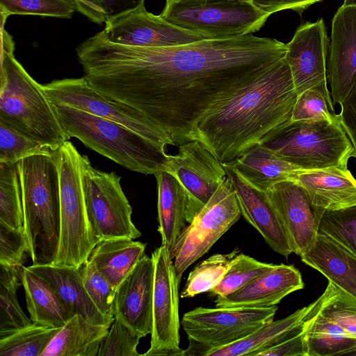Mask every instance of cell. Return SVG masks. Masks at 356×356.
I'll use <instances>...</instances> for the list:
<instances>
[{"label": "cell", "instance_id": "cell-19", "mask_svg": "<svg viewBox=\"0 0 356 356\" xmlns=\"http://www.w3.org/2000/svg\"><path fill=\"white\" fill-rule=\"evenodd\" d=\"M231 180L241 214L262 236L269 247L286 259L293 250L278 213L266 191L248 182L232 165L223 163Z\"/></svg>", "mask_w": 356, "mask_h": 356}, {"label": "cell", "instance_id": "cell-9", "mask_svg": "<svg viewBox=\"0 0 356 356\" xmlns=\"http://www.w3.org/2000/svg\"><path fill=\"white\" fill-rule=\"evenodd\" d=\"M80 171L86 213L97 243L104 239L141 236L131 220L132 208L120 184L121 177L92 167L80 156Z\"/></svg>", "mask_w": 356, "mask_h": 356}, {"label": "cell", "instance_id": "cell-10", "mask_svg": "<svg viewBox=\"0 0 356 356\" xmlns=\"http://www.w3.org/2000/svg\"><path fill=\"white\" fill-rule=\"evenodd\" d=\"M278 307L266 308L197 307L182 317L189 346L182 356H203L208 350L238 341L274 320Z\"/></svg>", "mask_w": 356, "mask_h": 356}, {"label": "cell", "instance_id": "cell-20", "mask_svg": "<svg viewBox=\"0 0 356 356\" xmlns=\"http://www.w3.org/2000/svg\"><path fill=\"white\" fill-rule=\"evenodd\" d=\"M266 192L280 216L293 252L302 256L314 245L318 235L314 209L305 191L296 181L287 179Z\"/></svg>", "mask_w": 356, "mask_h": 356}, {"label": "cell", "instance_id": "cell-41", "mask_svg": "<svg viewBox=\"0 0 356 356\" xmlns=\"http://www.w3.org/2000/svg\"><path fill=\"white\" fill-rule=\"evenodd\" d=\"M79 269L84 287L97 308L105 316L114 320L113 300L115 289L88 259Z\"/></svg>", "mask_w": 356, "mask_h": 356}, {"label": "cell", "instance_id": "cell-13", "mask_svg": "<svg viewBox=\"0 0 356 356\" xmlns=\"http://www.w3.org/2000/svg\"><path fill=\"white\" fill-rule=\"evenodd\" d=\"M154 263L152 330L146 356H182L179 347V284L168 248L152 253Z\"/></svg>", "mask_w": 356, "mask_h": 356}, {"label": "cell", "instance_id": "cell-47", "mask_svg": "<svg viewBox=\"0 0 356 356\" xmlns=\"http://www.w3.org/2000/svg\"><path fill=\"white\" fill-rule=\"evenodd\" d=\"M339 105L340 123L351 143L356 159V79L349 94Z\"/></svg>", "mask_w": 356, "mask_h": 356}, {"label": "cell", "instance_id": "cell-6", "mask_svg": "<svg viewBox=\"0 0 356 356\" xmlns=\"http://www.w3.org/2000/svg\"><path fill=\"white\" fill-rule=\"evenodd\" d=\"M261 144L302 170L348 166L354 156L340 122L289 120L269 133Z\"/></svg>", "mask_w": 356, "mask_h": 356}, {"label": "cell", "instance_id": "cell-44", "mask_svg": "<svg viewBox=\"0 0 356 356\" xmlns=\"http://www.w3.org/2000/svg\"><path fill=\"white\" fill-rule=\"evenodd\" d=\"M29 257L24 228L15 229L0 222V264L21 268Z\"/></svg>", "mask_w": 356, "mask_h": 356}, {"label": "cell", "instance_id": "cell-50", "mask_svg": "<svg viewBox=\"0 0 356 356\" xmlns=\"http://www.w3.org/2000/svg\"><path fill=\"white\" fill-rule=\"evenodd\" d=\"M355 0H344V3H348V2H353V1H355Z\"/></svg>", "mask_w": 356, "mask_h": 356}, {"label": "cell", "instance_id": "cell-34", "mask_svg": "<svg viewBox=\"0 0 356 356\" xmlns=\"http://www.w3.org/2000/svg\"><path fill=\"white\" fill-rule=\"evenodd\" d=\"M239 253L236 249L227 254H214L201 261L191 271L181 298H193L209 292L222 280L234 258Z\"/></svg>", "mask_w": 356, "mask_h": 356}, {"label": "cell", "instance_id": "cell-48", "mask_svg": "<svg viewBox=\"0 0 356 356\" xmlns=\"http://www.w3.org/2000/svg\"><path fill=\"white\" fill-rule=\"evenodd\" d=\"M260 10L271 15L284 10H292L299 15L315 3L323 0H250Z\"/></svg>", "mask_w": 356, "mask_h": 356}, {"label": "cell", "instance_id": "cell-36", "mask_svg": "<svg viewBox=\"0 0 356 356\" xmlns=\"http://www.w3.org/2000/svg\"><path fill=\"white\" fill-rule=\"evenodd\" d=\"M318 234L328 236L356 254V204L334 210H315Z\"/></svg>", "mask_w": 356, "mask_h": 356}, {"label": "cell", "instance_id": "cell-17", "mask_svg": "<svg viewBox=\"0 0 356 356\" xmlns=\"http://www.w3.org/2000/svg\"><path fill=\"white\" fill-rule=\"evenodd\" d=\"M356 79V2L344 3L332 21L327 80L334 104H340Z\"/></svg>", "mask_w": 356, "mask_h": 356}, {"label": "cell", "instance_id": "cell-29", "mask_svg": "<svg viewBox=\"0 0 356 356\" xmlns=\"http://www.w3.org/2000/svg\"><path fill=\"white\" fill-rule=\"evenodd\" d=\"M108 329L90 323L76 314L61 327L42 356H98Z\"/></svg>", "mask_w": 356, "mask_h": 356}, {"label": "cell", "instance_id": "cell-42", "mask_svg": "<svg viewBox=\"0 0 356 356\" xmlns=\"http://www.w3.org/2000/svg\"><path fill=\"white\" fill-rule=\"evenodd\" d=\"M291 120L340 122L339 115L330 110L327 99L316 88L307 89L298 95L291 112Z\"/></svg>", "mask_w": 356, "mask_h": 356}, {"label": "cell", "instance_id": "cell-11", "mask_svg": "<svg viewBox=\"0 0 356 356\" xmlns=\"http://www.w3.org/2000/svg\"><path fill=\"white\" fill-rule=\"evenodd\" d=\"M241 215L232 181L227 177L170 252L179 285L185 270L207 254Z\"/></svg>", "mask_w": 356, "mask_h": 356}, {"label": "cell", "instance_id": "cell-22", "mask_svg": "<svg viewBox=\"0 0 356 356\" xmlns=\"http://www.w3.org/2000/svg\"><path fill=\"white\" fill-rule=\"evenodd\" d=\"M289 179L304 188L313 209L334 211L356 204V179L348 166L298 169Z\"/></svg>", "mask_w": 356, "mask_h": 356}, {"label": "cell", "instance_id": "cell-3", "mask_svg": "<svg viewBox=\"0 0 356 356\" xmlns=\"http://www.w3.org/2000/svg\"><path fill=\"white\" fill-rule=\"evenodd\" d=\"M11 36L1 24L0 120L55 150L69 140L52 103L13 54Z\"/></svg>", "mask_w": 356, "mask_h": 356}, {"label": "cell", "instance_id": "cell-15", "mask_svg": "<svg viewBox=\"0 0 356 356\" xmlns=\"http://www.w3.org/2000/svg\"><path fill=\"white\" fill-rule=\"evenodd\" d=\"M286 45V59L297 95L316 88L325 97L330 110L335 113L327 86L330 39L323 19L299 26Z\"/></svg>", "mask_w": 356, "mask_h": 356}, {"label": "cell", "instance_id": "cell-35", "mask_svg": "<svg viewBox=\"0 0 356 356\" xmlns=\"http://www.w3.org/2000/svg\"><path fill=\"white\" fill-rule=\"evenodd\" d=\"M0 222L24 228L22 191L17 164L0 163Z\"/></svg>", "mask_w": 356, "mask_h": 356}, {"label": "cell", "instance_id": "cell-4", "mask_svg": "<svg viewBox=\"0 0 356 356\" xmlns=\"http://www.w3.org/2000/svg\"><path fill=\"white\" fill-rule=\"evenodd\" d=\"M24 229L33 264H52L60 241V182L52 152L27 156L17 163Z\"/></svg>", "mask_w": 356, "mask_h": 356}, {"label": "cell", "instance_id": "cell-49", "mask_svg": "<svg viewBox=\"0 0 356 356\" xmlns=\"http://www.w3.org/2000/svg\"><path fill=\"white\" fill-rule=\"evenodd\" d=\"M345 355L356 356V347L351 349Z\"/></svg>", "mask_w": 356, "mask_h": 356}, {"label": "cell", "instance_id": "cell-12", "mask_svg": "<svg viewBox=\"0 0 356 356\" xmlns=\"http://www.w3.org/2000/svg\"><path fill=\"white\" fill-rule=\"evenodd\" d=\"M43 89L50 102L120 123L166 149L175 145L170 137L136 109L111 99L91 87L86 79L54 80Z\"/></svg>", "mask_w": 356, "mask_h": 356}, {"label": "cell", "instance_id": "cell-37", "mask_svg": "<svg viewBox=\"0 0 356 356\" xmlns=\"http://www.w3.org/2000/svg\"><path fill=\"white\" fill-rule=\"evenodd\" d=\"M275 264L259 261L243 253H238L220 282L209 292L216 296L232 293L272 268Z\"/></svg>", "mask_w": 356, "mask_h": 356}, {"label": "cell", "instance_id": "cell-33", "mask_svg": "<svg viewBox=\"0 0 356 356\" xmlns=\"http://www.w3.org/2000/svg\"><path fill=\"white\" fill-rule=\"evenodd\" d=\"M61 327L34 323L0 339V356H42Z\"/></svg>", "mask_w": 356, "mask_h": 356}, {"label": "cell", "instance_id": "cell-30", "mask_svg": "<svg viewBox=\"0 0 356 356\" xmlns=\"http://www.w3.org/2000/svg\"><path fill=\"white\" fill-rule=\"evenodd\" d=\"M21 280L33 323L61 327L72 317L47 283L27 267L22 268Z\"/></svg>", "mask_w": 356, "mask_h": 356}, {"label": "cell", "instance_id": "cell-23", "mask_svg": "<svg viewBox=\"0 0 356 356\" xmlns=\"http://www.w3.org/2000/svg\"><path fill=\"white\" fill-rule=\"evenodd\" d=\"M27 268L47 283L72 316L79 314L90 323L110 327L113 320L102 314L92 302L79 268L33 264Z\"/></svg>", "mask_w": 356, "mask_h": 356}, {"label": "cell", "instance_id": "cell-32", "mask_svg": "<svg viewBox=\"0 0 356 356\" xmlns=\"http://www.w3.org/2000/svg\"><path fill=\"white\" fill-rule=\"evenodd\" d=\"M22 267L0 264V339L33 324L17 299Z\"/></svg>", "mask_w": 356, "mask_h": 356}, {"label": "cell", "instance_id": "cell-18", "mask_svg": "<svg viewBox=\"0 0 356 356\" xmlns=\"http://www.w3.org/2000/svg\"><path fill=\"white\" fill-rule=\"evenodd\" d=\"M154 284V260L144 254L115 292L114 318L142 337L152 330Z\"/></svg>", "mask_w": 356, "mask_h": 356}, {"label": "cell", "instance_id": "cell-28", "mask_svg": "<svg viewBox=\"0 0 356 356\" xmlns=\"http://www.w3.org/2000/svg\"><path fill=\"white\" fill-rule=\"evenodd\" d=\"M146 244L129 238H113L99 241L88 260L116 289L144 256Z\"/></svg>", "mask_w": 356, "mask_h": 356}, {"label": "cell", "instance_id": "cell-25", "mask_svg": "<svg viewBox=\"0 0 356 356\" xmlns=\"http://www.w3.org/2000/svg\"><path fill=\"white\" fill-rule=\"evenodd\" d=\"M300 257L328 282L356 299V254L344 245L318 234L314 245Z\"/></svg>", "mask_w": 356, "mask_h": 356}, {"label": "cell", "instance_id": "cell-46", "mask_svg": "<svg viewBox=\"0 0 356 356\" xmlns=\"http://www.w3.org/2000/svg\"><path fill=\"white\" fill-rule=\"evenodd\" d=\"M307 327V325L300 333L260 352L257 356H308Z\"/></svg>", "mask_w": 356, "mask_h": 356}, {"label": "cell", "instance_id": "cell-39", "mask_svg": "<svg viewBox=\"0 0 356 356\" xmlns=\"http://www.w3.org/2000/svg\"><path fill=\"white\" fill-rule=\"evenodd\" d=\"M76 10L74 0H0L2 24L10 15L70 18Z\"/></svg>", "mask_w": 356, "mask_h": 356}, {"label": "cell", "instance_id": "cell-40", "mask_svg": "<svg viewBox=\"0 0 356 356\" xmlns=\"http://www.w3.org/2000/svg\"><path fill=\"white\" fill-rule=\"evenodd\" d=\"M51 150L0 120V163L13 164Z\"/></svg>", "mask_w": 356, "mask_h": 356}, {"label": "cell", "instance_id": "cell-21", "mask_svg": "<svg viewBox=\"0 0 356 356\" xmlns=\"http://www.w3.org/2000/svg\"><path fill=\"white\" fill-rule=\"evenodd\" d=\"M304 286L298 269L292 265L275 264L238 291L225 296H217L215 305L220 308L270 307Z\"/></svg>", "mask_w": 356, "mask_h": 356}, {"label": "cell", "instance_id": "cell-43", "mask_svg": "<svg viewBox=\"0 0 356 356\" xmlns=\"http://www.w3.org/2000/svg\"><path fill=\"white\" fill-rule=\"evenodd\" d=\"M103 338L98 356H139L137 346L142 337L120 321L114 318Z\"/></svg>", "mask_w": 356, "mask_h": 356}, {"label": "cell", "instance_id": "cell-24", "mask_svg": "<svg viewBox=\"0 0 356 356\" xmlns=\"http://www.w3.org/2000/svg\"><path fill=\"white\" fill-rule=\"evenodd\" d=\"M319 298L285 318L266 323L238 341L209 349L203 356H257L260 352L302 332Z\"/></svg>", "mask_w": 356, "mask_h": 356}, {"label": "cell", "instance_id": "cell-45", "mask_svg": "<svg viewBox=\"0 0 356 356\" xmlns=\"http://www.w3.org/2000/svg\"><path fill=\"white\" fill-rule=\"evenodd\" d=\"M76 10L95 23L102 24L135 6L140 0H74Z\"/></svg>", "mask_w": 356, "mask_h": 356}, {"label": "cell", "instance_id": "cell-8", "mask_svg": "<svg viewBox=\"0 0 356 356\" xmlns=\"http://www.w3.org/2000/svg\"><path fill=\"white\" fill-rule=\"evenodd\" d=\"M160 15L207 39H227L260 30L270 15L250 0H166Z\"/></svg>", "mask_w": 356, "mask_h": 356}, {"label": "cell", "instance_id": "cell-1", "mask_svg": "<svg viewBox=\"0 0 356 356\" xmlns=\"http://www.w3.org/2000/svg\"><path fill=\"white\" fill-rule=\"evenodd\" d=\"M286 44L252 33L168 47L115 44L99 32L76 55L88 84L146 116L175 143L285 58Z\"/></svg>", "mask_w": 356, "mask_h": 356}, {"label": "cell", "instance_id": "cell-5", "mask_svg": "<svg viewBox=\"0 0 356 356\" xmlns=\"http://www.w3.org/2000/svg\"><path fill=\"white\" fill-rule=\"evenodd\" d=\"M53 104L69 138L128 170L144 175L168 170L170 154L138 133L116 122L60 104Z\"/></svg>", "mask_w": 356, "mask_h": 356}, {"label": "cell", "instance_id": "cell-16", "mask_svg": "<svg viewBox=\"0 0 356 356\" xmlns=\"http://www.w3.org/2000/svg\"><path fill=\"white\" fill-rule=\"evenodd\" d=\"M101 32L113 43L133 47H168L207 39L148 12L145 0L108 19Z\"/></svg>", "mask_w": 356, "mask_h": 356}, {"label": "cell", "instance_id": "cell-26", "mask_svg": "<svg viewBox=\"0 0 356 356\" xmlns=\"http://www.w3.org/2000/svg\"><path fill=\"white\" fill-rule=\"evenodd\" d=\"M157 183L158 221L161 245L170 252L187 225L188 198L179 180L170 172L154 175Z\"/></svg>", "mask_w": 356, "mask_h": 356}, {"label": "cell", "instance_id": "cell-14", "mask_svg": "<svg viewBox=\"0 0 356 356\" xmlns=\"http://www.w3.org/2000/svg\"><path fill=\"white\" fill-rule=\"evenodd\" d=\"M168 172L185 190L188 224L227 177L223 163L199 140L179 145L177 153L170 154Z\"/></svg>", "mask_w": 356, "mask_h": 356}, {"label": "cell", "instance_id": "cell-31", "mask_svg": "<svg viewBox=\"0 0 356 356\" xmlns=\"http://www.w3.org/2000/svg\"><path fill=\"white\" fill-rule=\"evenodd\" d=\"M324 297L323 292L307 319L308 356L345 355L356 347V337L318 312Z\"/></svg>", "mask_w": 356, "mask_h": 356}, {"label": "cell", "instance_id": "cell-27", "mask_svg": "<svg viewBox=\"0 0 356 356\" xmlns=\"http://www.w3.org/2000/svg\"><path fill=\"white\" fill-rule=\"evenodd\" d=\"M226 163L232 165L248 182L264 191L289 179L300 169L261 143L249 147L234 161Z\"/></svg>", "mask_w": 356, "mask_h": 356}, {"label": "cell", "instance_id": "cell-7", "mask_svg": "<svg viewBox=\"0 0 356 356\" xmlns=\"http://www.w3.org/2000/svg\"><path fill=\"white\" fill-rule=\"evenodd\" d=\"M60 182V229L56 266L79 268L97 244L88 221L80 171V156L69 140L51 150Z\"/></svg>", "mask_w": 356, "mask_h": 356}, {"label": "cell", "instance_id": "cell-2", "mask_svg": "<svg viewBox=\"0 0 356 356\" xmlns=\"http://www.w3.org/2000/svg\"><path fill=\"white\" fill-rule=\"evenodd\" d=\"M297 97L285 56L205 115L197 127L195 140L222 163H230L291 120Z\"/></svg>", "mask_w": 356, "mask_h": 356}, {"label": "cell", "instance_id": "cell-38", "mask_svg": "<svg viewBox=\"0 0 356 356\" xmlns=\"http://www.w3.org/2000/svg\"><path fill=\"white\" fill-rule=\"evenodd\" d=\"M324 293L318 312L356 337V299L331 282H328Z\"/></svg>", "mask_w": 356, "mask_h": 356}]
</instances>
